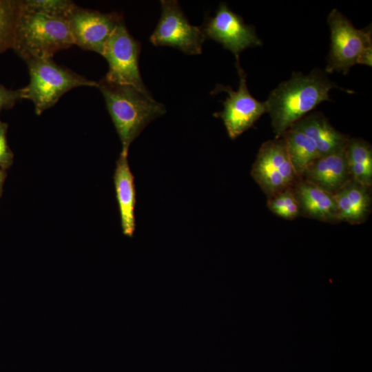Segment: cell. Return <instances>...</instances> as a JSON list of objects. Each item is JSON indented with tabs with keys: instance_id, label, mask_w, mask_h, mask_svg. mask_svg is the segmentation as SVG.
I'll return each mask as SVG.
<instances>
[{
	"instance_id": "obj_22",
	"label": "cell",
	"mask_w": 372,
	"mask_h": 372,
	"mask_svg": "<svg viewBox=\"0 0 372 372\" xmlns=\"http://www.w3.org/2000/svg\"><path fill=\"white\" fill-rule=\"evenodd\" d=\"M8 125L0 121V168L8 169L13 163L14 154L7 141Z\"/></svg>"
},
{
	"instance_id": "obj_19",
	"label": "cell",
	"mask_w": 372,
	"mask_h": 372,
	"mask_svg": "<svg viewBox=\"0 0 372 372\" xmlns=\"http://www.w3.org/2000/svg\"><path fill=\"white\" fill-rule=\"evenodd\" d=\"M21 1L0 0V54L12 48Z\"/></svg>"
},
{
	"instance_id": "obj_20",
	"label": "cell",
	"mask_w": 372,
	"mask_h": 372,
	"mask_svg": "<svg viewBox=\"0 0 372 372\" xmlns=\"http://www.w3.org/2000/svg\"><path fill=\"white\" fill-rule=\"evenodd\" d=\"M267 207L274 214L287 220H293L300 215L292 187L269 198Z\"/></svg>"
},
{
	"instance_id": "obj_2",
	"label": "cell",
	"mask_w": 372,
	"mask_h": 372,
	"mask_svg": "<svg viewBox=\"0 0 372 372\" xmlns=\"http://www.w3.org/2000/svg\"><path fill=\"white\" fill-rule=\"evenodd\" d=\"M97 87L104 97L121 140V153L128 154L131 143L150 122L165 113V107L149 92L132 85L110 83L103 79L98 82Z\"/></svg>"
},
{
	"instance_id": "obj_9",
	"label": "cell",
	"mask_w": 372,
	"mask_h": 372,
	"mask_svg": "<svg viewBox=\"0 0 372 372\" xmlns=\"http://www.w3.org/2000/svg\"><path fill=\"white\" fill-rule=\"evenodd\" d=\"M161 15L149 38L156 46H169L187 54L202 53L206 39L201 28L189 23L175 0H162Z\"/></svg>"
},
{
	"instance_id": "obj_6",
	"label": "cell",
	"mask_w": 372,
	"mask_h": 372,
	"mask_svg": "<svg viewBox=\"0 0 372 372\" xmlns=\"http://www.w3.org/2000/svg\"><path fill=\"white\" fill-rule=\"evenodd\" d=\"M251 175L267 198L293 187L299 179L282 137L262 144L252 165Z\"/></svg>"
},
{
	"instance_id": "obj_11",
	"label": "cell",
	"mask_w": 372,
	"mask_h": 372,
	"mask_svg": "<svg viewBox=\"0 0 372 372\" xmlns=\"http://www.w3.org/2000/svg\"><path fill=\"white\" fill-rule=\"evenodd\" d=\"M67 21L75 45L102 55L107 41L123 19L116 12L103 13L76 5Z\"/></svg>"
},
{
	"instance_id": "obj_7",
	"label": "cell",
	"mask_w": 372,
	"mask_h": 372,
	"mask_svg": "<svg viewBox=\"0 0 372 372\" xmlns=\"http://www.w3.org/2000/svg\"><path fill=\"white\" fill-rule=\"evenodd\" d=\"M141 49V43L129 33L122 21L107 41L102 54L109 68L103 79L110 83L132 85L143 92H149L138 68Z\"/></svg>"
},
{
	"instance_id": "obj_23",
	"label": "cell",
	"mask_w": 372,
	"mask_h": 372,
	"mask_svg": "<svg viewBox=\"0 0 372 372\" xmlns=\"http://www.w3.org/2000/svg\"><path fill=\"white\" fill-rule=\"evenodd\" d=\"M19 89L9 90L0 84V112L2 110L12 107L17 101L21 100Z\"/></svg>"
},
{
	"instance_id": "obj_12",
	"label": "cell",
	"mask_w": 372,
	"mask_h": 372,
	"mask_svg": "<svg viewBox=\"0 0 372 372\" xmlns=\"http://www.w3.org/2000/svg\"><path fill=\"white\" fill-rule=\"evenodd\" d=\"M302 179L335 195L351 179L346 159V147L318 157L307 169Z\"/></svg>"
},
{
	"instance_id": "obj_17",
	"label": "cell",
	"mask_w": 372,
	"mask_h": 372,
	"mask_svg": "<svg viewBox=\"0 0 372 372\" xmlns=\"http://www.w3.org/2000/svg\"><path fill=\"white\" fill-rule=\"evenodd\" d=\"M298 178L302 179L310 165L320 156L312 140L299 130L291 127L281 136Z\"/></svg>"
},
{
	"instance_id": "obj_14",
	"label": "cell",
	"mask_w": 372,
	"mask_h": 372,
	"mask_svg": "<svg viewBox=\"0 0 372 372\" xmlns=\"http://www.w3.org/2000/svg\"><path fill=\"white\" fill-rule=\"evenodd\" d=\"M114 184L123 234L132 237L136 229V203L134 177L130 169L127 154H120L114 173Z\"/></svg>"
},
{
	"instance_id": "obj_21",
	"label": "cell",
	"mask_w": 372,
	"mask_h": 372,
	"mask_svg": "<svg viewBox=\"0 0 372 372\" xmlns=\"http://www.w3.org/2000/svg\"><path fill=\"white\" fill-rule=\"evenodd\" d=\"M24 8L42 12L50 15L67 19L76 6L71 1L65 0H25L22 1Z\"/></svg>"
},
{
	"instance_id": "obj_10",
	"label": "cell",
	"mask_w": 372,
	"mask_h": 372,
	"mask_svg": "<svg viewBox=\"0 0 372 372\" xmlns=\"http://www.w3.org/2000/svg\"><path fill=\"white\" fill-rule=\"evenodd\" d=\"M201 29L206 39L220 43L236 58L247 48L262 45L255 28L245 23L242 17L231 10L223 2L220 3L215 16L206 19Z\"/></svg>"
},
{
	"instance_id": "obj_5",
	"label": "cell",
	"mask_w": 372,
	"mask_h": 372,
	"mask_svg": "<svg viewBox=\"0 0 372 372\" xmlns=\"http://www.w3.org/2000/svg\"><path fill=\"white\" fill-rule=\"evenodd\" d=\"M330 50L324 72L348 74L355 64L372 65L371 26L357 29L339 10L329 14Z\"/></svg>"
},
{
	"instance_id": "obj_15",
	"label": "cell",
	"mask_w": 372,
	"mask_h": 372,
	"mask_svg": "<svg viewBox=\"0 0 372 372\" xmlns=\"http://www.w3.org/2000/svg\"><path fill=\"white\" fill-rule=\"evenodd\" d=\"M370 188L352 178L334 195L339 222L359 225L368 218L371 209Z\"/></svg>"
},
{
	"instance_id": "obj_8",
	"label": "cell",
	"mask_w": 372,
	"mask_h": 372,
	"mask_svg": "<svg viewBox=\"0 0 372 372\" xmlns=\"http://www.w3.org/2000/svg\"><path fill=\"white\" fill-rule=\"evenodd\" d=\"M236 66L239 76V86L234 90L229 86L217 85L213 93L225 92L228 96L223 102V110L214 116L224 123L228 136L235 139L251 127L266 113L265 102L256 99L249 92L247 85V74L241 68L239 57L236 58Z\"/></svg>"
},
{
	"instance_id": "obj_16",
	"label": "cell",
	"mask_w": 372,
	"mask_h": 372,
	"mask_svg": "<svg viewBox=\"0 0 372 372\" xmlns=\"http://www.w3.org/2000/svg\"><path fill=\"white\" fill-rule=\"evenodd\" d=\"M291 127L310 138L320 156L345 148L349 139L347 135L334 128L321 112L309 113Z\"/></svg>"
},
{
	"instance_id": "obj_18",
	"label": "cell",
	"mask_w": 372,
	"mask_h": 372,
	"mask_svg": "<svg viewBox=\"0 0 372 372\" xmlns=\"http://www.w3.org/2000/svg\"><path fill=\"white\" fill-rule=\"evenodd\" d=\"M346 159L351 178L366 187L372 185V148L361 138H349Z\"/></svg>"
},
{
	"instance_id": "obj_13",
	"label": "cell",
	"mask_w": 372,
	"mask_h": 372,
	"mask_svg": "<svg viewBox=\"0 0 372 372\" xmlns=\"http://www.w3.org/2000/svg\"><path fill=\"white\" fill-rule=\"evenodd\" d=\"M300 215L324 223H339L334 195L303 179L292 187Z\"/></svg>"
},
{
	"instance_id": "obj_4",
	"label": "cell",
	"mask_w": 372,
	"mask_h": 372,
	"mask_svg": "<svg viewBox=\"0 0 372 372\" xmlns=\"http://www.w3.org/2000/svg\"><path fill=\"white\" fill-rule=\"evenodd\" d=\"M26 63L30 81L19 90L22 99L33 103L37 115L53 106L65 93L74 87L98 85V82L59 65L52 59H34Z\"/></svg>"
},
{
	"instance_id": "obj_3",
	"label": "cell",
	"mask_w": 372,
	"mask_h": 372,
	"mask_svg": "<svg viewBox=\"0 0 372 372\" xmlns=\"http://www.w3.org/2000/svg\"><path fill=\"white\" fill-rule=\"evenodd\" d=\"M75 45L67 19L23 7L19 16L12 49L28 62L52 59L59 50Z\"/></svg>"
},
{
	"instance_id": "obj_1",
	"label": "cell",
	"mask_w": 372,
	"mask_h": 372,
	"mask_svg": "<svg viewBox=\"0 0 372 372\" xmlns=\"http://www.w3.org/2000/svg\"><path fill=\"white\" fill-rule=\"evenodd\" d=\"M338 87L324 71L313 69L309 74L293 72L291 77L273 90L265 101L275 138L283 134L319 104L331 101L329 92Z\"/></svg>"
},
{
	"instance_id": "obj_24",
	"label": "cell",
	"mask_w": 372,
	"mask_h": 372,
	"mask_svg": "<svg viewBox=\"0 0 372 372\" xmlns=\"http://www.w3.org/2000/svg\"><path fill=\"white\" fill-rule=\"evenodd\" d=\"M7 174L5 169L0 168V197L3 194V188L5 180L6 178Z\"/></svg>"
}]
</instances>
